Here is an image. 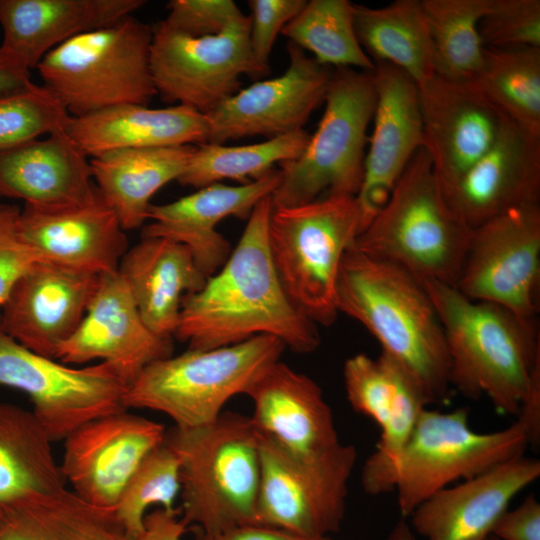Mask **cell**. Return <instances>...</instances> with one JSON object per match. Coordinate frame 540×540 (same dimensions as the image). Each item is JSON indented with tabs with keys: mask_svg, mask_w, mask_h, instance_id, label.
<instances>
[{
	"mask_svg": "<svg viewBox=\"0 0 540 540\" xmlns=\"http://www.w3.org/2000/svg\"><path fill=\"white\" fill-rule=\"evenodd\" d=\"M151 41L152 28L130 15L63 42L36 68L72 117L124 104L147 106L156 94Z\"/></svg>",
	"mask_w": 540,
	"mask_h": 540,
	"instance_id": "52a82bcc",
	"label": "cell"
},
{
	"mask_svg": "<svg viewBox=\"0 0 540 540\" xmlns=\"http://www.w3.org/2000/svg\"><path fill=\"white\" fill-rule=\"evenodd\" d=\"M99 276L36 261L16 281L2 305V329L25 348L55 359L60 345L83 320Z\"/></svg>",
	"mask_w": 540,
	"mask_h": 540,
	"instance_id": "d6986e66",
	"label": "cell"
},
{
	"mask_svg": "<svg viewBox=\"0 0 540 540\" xmlns=\"http://www.w3.org/2000/svg\"><path fill=\"white\" fill-rule=\"evenodd\" d=\"M194 148L181 145L121 149L90 160L95 185L124 230L143 225L151 198L181 176Z\"/></svg>",
	"mask_w": 540,
	"mask_h": 540,
	"instance_id": "f546056e",
	"label": "cell"
},
{
	"mask_svg": "<svg viewBox=\"0 0 540 540\" xmlns=\"http://www.w3.org/2000/svg\"><path fill=\"white\" fill-rule=\"evenodd\" d=\"M443 192L470 229L511 209L539 204L540 137L508 119L490 149Z\"/></svg>",
	"mask_w": 540,
	"mask_h": 540,
	"instance_id": "7402d4cb",
	"label": "cell"
},
{
	"mask_svg": "<svg viewBox=\"0 0 540 540\" xmlns=\"http://www.w3.org/2000/svg\"><path fill=\"white\" fill-rule=\"evenodd\" d=\"M474 82L510 121L540 137V48H485Z\"/></svg>",
	"mask_w": 540,
	"mask_h": 540,
	"instance_id": "e575fe53",
	"label": "cell"
},
{
	"mask_svg": "<svg viewBox=\"0 0 540 540\" xmlns=\"http://www.w3.org/2000/svg\"><path fill=\"white\" fill-rule=\"evenodd\" d=\"M419 94L423 148L446 190L490 149L508 118L474 81L435 74Z\"/></svg>",
	"mask_w": 540,
	"mask_h": 540,
	"instance_id": "ac0fdd59",
	"label": "cell"
},
{
	"mask_svg": "<svg viewBox=\"0 0 540 540\" xmlns=\"http://www.w3.org/2000/svg\"><path fill=\"white\" fill-rule=\"evenodd\" d=\"M285 348L276 337L258 335L234 345L188 349L157 360L128 386L125 408L163 413L180 429L205 426L221 415L231 398L246 395Z\"/></svg>",
	"mask_w": 540,
	"mask_h": 540,
	"instance_id": "8992f818",
	"label": "cell"
},
{
	"mask_svg": "<svg viewBox=\"0 0 540 540\" xmlns=\"http://www.w3.org/2000/svg\"><path fill=\"white\" fill-rule=\"evenodd\" d=\"M281 173L272 169L254 181L236 186L214 183L173 202L153 205L148 211L152 222L142 237H162L186 246L201 272L209 278L231 254V245L216 227L229 216L247 219L255 205L271 196Z\"/></svg>",
	"mask_w": 540,
	"mask_h": 540,
	"instance_id": "603a6c76",
	"label": "cell"
},
{
	"mask_svg": "<svg viewBox=\"0 0 540 540\" xmlns=\"http://www.w3.org/2000/svg\"><path fill=\"white\" fill-rule=\"evenodd\" d=\"M271 196L247 218L236 247L197 292L184 296L174 336L188 349H213L258 335L279 339L300 354L320 345L317 325L292 303L275 270L268 227Z\"/></svg>",
	"mask_w": 540,
	"mask_h": 540,
	"instance_id": "6da1fadb",
	"label": "cell"
},
{
	"mask_svg": "<svg viewBox=\"0 0 540 540\" xmlns=\"http://www.w3.org/2000/svg\"><path fill=\"white\" fill-rule=\"evenodd\" d=\"M289 42L313 54L321 65L372 72L375 64L361 47L354 26V3L306 1L281 32Z\"/></svg>",
	"mask_w": 540,
	"mask_h": 540,
	"instance_id": "8d00e7d4",
	"label": "cell"
},
{
	"mask_svg": "<svg viewBox=\"0 0 540 540\" xmlns=\"http://www.w3.org/2000/svg\"><path fill=\"white\" fill-rule=\"evenodd\" d=\"M189 526L180 515L179 508H156L146 514L142 532L133 540H182Z\"/></svg>",
	"mask_w": 540,
	"mask_h": 540,
	"instance_id": "7dc6e473",
	"label": "cell"
},
{
	"mask_svg": "<svg viewBox=\"0 0 540 540\" xmlns=\"http://www.w3.org/2000/svg\"><path fill=\"white\" fill-rule=\"evenodd\" d=\"M166 431L161 423L127 410L93 419L64 439L63 478L86 502L115 509L128 480L164 442Z\"/></svg>",
	"mask_w": 540,
	"mask_h": 540,
	"instance_id": "9a60e30c",
	"label": "cell"
},
{
	"mask_svg": "<svg viewBox=\"0 0 540 540\" xmlns=\"http://www.w3.org/2000/svg\"><path fill=\"white\" fill-rule=\"evenodd\" d=\"M479 32L487 48H540V0H491Z\"/></svg>",
	"mask_w": 540,
	"mask_h": 540,
	"instance_id": "60d3db41",
	"label": "cell"
},
{
	"mask_svg": "<svg viewBox=\"0 0 540 540\" xmlns=\"http://www.w3.org/2000/svg\"><path fill=\"white\" fill-rule=\"evenodd\" d=\"M87 156L65 129L0 152V196L40 210L84 204L97 192Z\"/></svg>",
	"mask_w": 540,
	"mask_h": 540,
	"instance_id": "484cf974",
	"label": "cell"
},
{
	"mask_svg": "<svg viewBox=\"0 0 540 540\" xmlns=\"http://www.w3.org/2000/svg\"><path fill=\"white\" fill-rule=\"evenodd\" d=\"M246 395L255 429L290 456L314 460L337 448L333 413L321 387L280 360L270 365Z\"/></svg>",
	"mask_w": 540,
	"mask_h": 540,
	"instance_id": "44dd1931",
	"label": "cell"
},
{
	"mask_svg": "<svg viewBox=\"0 0 540 540\" xmlns=\"http://www.w3.org/2000/svg\"><path fill=\"white\" fill-rule=\"evenodd\" d=\"M309 137L301 129L249 145L199 144L177 181L198 189L225 179L245 184L264 176L276 164L297 158Z\"/></svg>",
	"mask_w": 540,
	"mask_h": 540,
	"instance_id": "d590c367",
	"label": "cell"
},
{
	"mask_svg": "<svg viewBox=\"0 0 540 540\" xmlns=\"http://www.w3.org/2000/svg\"><path fill=\"white\" fill-rule=\"evenodd\" d=\"M258 436L256 523L306 538H326L339 531L357 459L355 447L341 443L325 456L302 460Z\"/></svg>",
	"mask_w": 540,
	"mask_h": 540,
	"instance_id": "8fae6325",
	"label": "cell"
},
{
	"mask_svg": "<svg viewBox=\"0 0 540 540\" xmlns=\"http://www.w3.org/2000/svg\"><path fill=\"white\" fill-rule=\"evenodd\" d=\"M18 229L41 260L97 275L118 271L128 250L125 230L98 189L90 201L73 207L40 210L24 205Z\"/></svg>",
	"mask_w": 540,
	"mask_h": 540,
	"instance_id": "d4e9b609",
	"label": "cell"
},
{
	"mask_svg": "<svg viewBox=\"0 0 540 540\" xmlns=\"http://www.w3.org/2000/svg\"><path fill=\"white\" fill-rule=\"evenodd\" d=\"M491 535L500 540H540V503L535 495H528L515 509L506 510Z\"/></svg>",
	"mask_w": 540,
	"mask_h": 540,
	"instance_id": "f6af8a7d",
	"label": "cell"
},
{
	"mask_svg": "<svg viewBox=\"0 0 540 540\" xmlns=\"http://www.w3.org/2000/svg\"><path fill=\"white\" fill-rule=\"evenodd\" d=\"M118 273L146 326L164 338L176 332L184 296L208 279L186 246L162 237H142L124 254Z\"/></svg>",
	"mask_w": 540,
	"mask_h": 540,
	"instance_id": "f1b7e54d",
	"label": "cell"
},
{
	"mask_svg": "<svg viewBox=\"0 0 540 540\" xmlns=\"http://www.w3.org/2000/svg\"><path fill=\"white\" fill-rule=\"evenodd\" d=\"M423 284L444 330L451 387L472 400L487 396L498 413L517 417L540 373L537 326L496 304L471 300L452 285Z\"/></svg>",
	"mask_w": 540,
	"mask_h": 540,
	"instance_id": "3957f363",
	"label": "cell"
},
{
	"mask_svg": "<svg viewBox=\"0 0 540 540\" xmlns=\"http://www.w3.org/2000/svg\"><path fill=\"white\" fill-rule=\"evenodd\" d=\"M305 3V0L248 1L251 10L249 43L259 76L269 71V58L277 35L300 12Z\"/></svg>",
	"mask_w": 540,
	"mask_h": 540,
	"instance_id": "b9f144b4",
	"label": "cell"
},
{
	"mask_svg": "<svg viewBox=\"0 0 540 540\" xmlns=\"http://www.w3.org/2000/svg\"><path fill=\"white\" fill-rule=\"evenodd\" d=\"M65 131L87 157L94 158L121 149L203 144L209 125L205 114L184 105L124 104L71 116Z\"/></svg>",
	"mask_w": 540,
	"mask_h": 540,
	"instance_id": "83f0119b",
	"label": "cell"
},
{
	"mask_svg": "<svg viewBox=\"0 0 540 540\" xmlns=\"http://www.w3.org/2000/svg\"><path fill=\"white\" fill-rule=\"evenodd\" d=\"M360 232L355 196H326L272 210L268 245L275 270L292 303L316 325L330 326L337 318L341 261Z\"/></svg>",
	"mask_w": 540,
	"mask_h": 540,
	"instance_id": "ba28073f",
	"label": "cell"
},
{
	"mask_svg": "<svg viewBox=\"0 0 540 540\" xmlns=\"http://www.w3.org/2000/svg\"><path fill=\"white\" fill-rule=\"evenodd\" d=\"M0 385L25 393L52 441L83 424L127 410V384L100 362L73 367L39 355L7 335L0 325Z\"/></svg>",
	"mask_w": 540,
	"mask_h": 540,
	"instance_id": "7c38bea8",
	"label": "cell"
},
{
	"mask_svg": "<svg viewBox=\"0 0 540 540\" xmlns=\"http://www.w3.org/2000/svg\"><path fill=\"white\" fill-rule=\"evenodd\" d=\"M323 102L321 120L302 153L279 165L273 208L307 204L323 193L356 197L361 188L376 103L373 71L337 68Z\"/></svg>",
	"mask_w": 540,
	"mask_h": 540,
	"instance_id": "9c48e42d",
	"label": "cell"
},
{
	"mask_svg": "<svg viewBox=\"0 0 540 540\" xmlns=\"http://www.w3.org/2000/svg\"><path fill=\"white\" fill-rule=\"evenodd\" d=\"M432 44L435 74L474 81L484 61L479 23L491 0H421Z\"/></svg>",
	"mask_w": 540,
	"mask_h": 540,
	"instance_id": "836d02e7",
	"label": "cell"
},
{
	"mask_svg": "<svg viewBox=\"0 0 540 540\" xmlns=\"http://www.w3.org/2000/svg\"><path fill=\"white\" fill-rule=\"evenodd\" d=\"M529 445L527 430L518 420L501 430L479 433L470 428L466 409L425 408L389 466L382 491L396 490L400 513L409 517L437 491L522 456Z\"/></svg>",
	"mask_w": 540,
	"mask_h": 540,
	"instance_id": "30bf717a",
	"label": "cell"
},
{
	"mask_svg": "<svg viewBox=\"0 0 540 540\" xmlns=\"http://www.w3.org/2000/svg\"><path fill=\"white\" fill-rule=\"evenodd\" d=\"M250 19L215 35L192 36L160 21L152 28L150 71L166 102L208 114L241 89V76L258 77L249 43Z\"/></svg>",
	"mask_w": 540,
	"mask_h": 540,
	"instance_id": "5bb4252c",
	"label": "cell"
},
{
	"mask_svg": "<svg viewBox=\"0 0 540 540\" xmlns=\"http://www.w3.org/2000/svg\"><path fill=\"white\" fill-rule=\"evenodd\" d=\"M172 353V338L158 336L146 326L116 271L99 276L83 320L60 345L55 359L67 365L99 359L129 386L148 365Z\"/></svg>",
	"mask_w": 540,
	"mask_h": 540,
	"instance_id": "e0dca14e",
	"label": "cell"
},
{
	"mask_svg": "<svg viewBox=\"0 0 540 540\" xmlns=\"http://www.w3.org/2000/svg\"><path fill=\"white\" fill-rule=\"evenodd\" d=\"M373 77L376 91L373 130L356 196L361 232L384 206L410 160L423 147L417 83L387 63H376Z\"/></svg>",
	"mask_w": 540,
	"mask_h": 540,
	"instance_id": "ffe728a7",
	"label": "cell"
},
{
	"mask_svg": "<svg viewBox=\"0 0 540 540\" xmlns=\"http://www.w3.org/2000/svg\"><path fill=\"white\" fill-rule=\"evenodd\" d=\"M30 82V69L0 46V96L20 89Z\"/></svg>",
	"mask_w": 540,
	"mask_h": 540,
	"instance_id": "c3c4849f",
	"label": "cell"
},
{
	"mask_svg": "<svg viewBox=\"0 0 540 540\" xmlns=\"http://www.w3.org/2000/svg\"><path fill=\"white\" fill-rule=\"evenodd\" d=\"M0 540H133L114 509L92 505L63 488L0 508Z\"/></svg>",
	"mask_w": 540,
	"mask_h": 540,
	"instance_id": "4dcf8cb0",
	"label": "cell"
},
{
	"mask_svg": "<svg viewBox=\"0 0 540 540\" xmlns=\"http://www.w3.org/2000/svg\"><path fill=\"white\" fill-rule=\"evenodd\" d=\"M287 51L289 65L283 74L240 89L206 114V143L252 136L270 139L303 129L324 101L331 72L290 42Z\"/></svg>",
	"mask_w": 540,
	"mask_h": 540,
	"instance_id": "2e32d148",
	"label": "cell"
},
{
	"mask_svg": "<svg viewBox=\"0 0 540 540\" xmlns=\"http://www.w3.org/2000/svg\"><path fill=\"white\" fill-rule=\"evenodd\" d=\"M486 540H500V539H498L494 535H490Z\"/></svg>",
	"mask_w": 540,
	"mask_h": 540,
	"instance_id": "681fc988",
	"label": "cell"
},
{
	"mask_svg": "<svg viewBox=\"0 0 540 540\" xmlns=\"http://www.w3.org/2000/svg\"><path fill=\"white\" fill-rule=\"evenodd\" d=\"M63 102L46 86L34 84L0 96V152L52 134L70 119Z\"/></svg>",
	"mask_w": 540,
	"mask_h": 540,
	"instance_id": "f35d334b",
	"label": "cell"
},
{
	"mask_svg": "<svg viewBox=\"0 0 540 540\" xmlns=\"http://www.w3.org/2000/svg\"><path fill=\"white\" fill-rule=\"evenodd\" d=\"M396 540H409V539L406 536L402 539V537H400V535L398 534Z\"/></svg>",
	"mask_w": 540,
	"mask_h": 540,
	"instance_id": "f907efd6",
	"label": "cell"
},
{
	"mask_svg": "<svg viewBox=\"0 0 540 540\" xmlns=\"http://www.w3.org/2000/svg\"><path fill=\"white\" fill-rule=\"evenodd\" d=\"M180 461L165 441L139 464L125 485L115 506V514L127 534L134 539L144 528L148 509L175 510L180 496Z\"/></svg>",
	"mask_w": 540,
	"mask_h": 540,
	"instance_id": "74e56055",
	"label": "cell"
},
{
	"mask_svg": "<svg viewBox=\"0 0 540 540\" xmlns=\"http://www.w3.org/2000/svg\"><path fill=\"white\" fill-rule=\"evenodd\" d=\"M470 232L450 207L422 147L354 246L402 267L421 282L455 286Z\"/></svg>",
	"mask_w": 540,
	"mask_h": 540,
	"instance_id": "5b68a950",
	"label": "cell"
},
{
	"mask_svg": "<svg viewBox=\"0 0 540 540\" xmlns=\"http://www.w3.org/2000/svg\"><path fill=\"white\" fill-rule=\"evenodd\" d=\"M52 443L32 411L0 402V508L65 488Z\"/></svg>",
	"mask_w": 540,
	"mask_h": 540,
	"instance_id": "1f68e13d",
	"label": "cell"
},
{
	"mask_svg": "<svg viewBox=\"0 0 540 540\" xmlns=\"http://www.w3.org/2000/svg\"><path fill=\"white\" fill-rule=\"evenodd\" d=\"M354 26L361 47L374 64L393 65L418 86L435 75L421 0H395L377 8L354 4Z\"/></svg>",
	"mask_w": 540,
	"mask_h": 540,
	"instance_id": "d6a6232c",
	"label": "cell"
},
{
	"mask_svg": "<svg viewBox=\"0 0 540 540\" xmlns=\"http://www.w3.org/2000/svg\"><path fill=\"white\" fill-rule=\"evenodd\" d=\"M20 211L17 206L0 204V308L16 281L41 260L19 233Z\"/></svg>",
	"mask_w": 540,
	"mask_h": 540,
	"instance_id": "ee69618b",
	"label": "cell"
},
{
	"mask_svg": "<svg viewBox=\"0 0 540 540\" xmlns=\"http://www.w3.org/2000/svg\"><path fill=\"white\" fill-rule=\"evenodd\" d=\"M143 0H0V45L28 69L78 34L114 24Z\"/></svg>",
	"mask_w": 540,
	"mask_h": 540,
	"instance_id": "4316f807",
	"label": "cell"
},
{
	"mask_svg": "<svg viewBox=\"0 0 540 540\" xmlns=\"http://www.w3.org/2000/svg\"><path fill=\"white\" fill-rule=\"evenodd\" d=\"M192 540H332L326 538H306L280 529L259 524L243 525L220 532H205L193 527Z\"/></svg>",
	"mask_w": 540,
	"mask_h": 540,
	"instance_id": "bcb514c9",
	"label": "cell"
},
{
	"mask_svg": "<svg viewBox=\"0 0 540 540\" xmlns=\"http://www.w3.org/2000/svg\"><path fill=\"white\" fill-rule=\"evenodd\" d=\"M338 313L361 323L417 382L429 405L447 399L450 358L434 304L419 279L358 250L345 251L336 283Z\"/></svg>",
	"mask_w": 540,
	"mask_h": 540,
	"instance_id": "7a4b0ae2",
	"label": "cell"
},
{
	"mask_svg": "<svg viewBox=\"0 0 540 540\" xmlns=\"http://www.w3.org/2000/svg\"><path fill=\"white\" fill-rule=\"evenodd\" d=\"M536 325L540 296V204L511 209L471 229L454 286Z\"/></svg>",
	"mask_w": 540,
	"mask_h": 540,
	"instance_id": "4fadbf2b",
	"label": "cell"
},
{
	"mask_svg": "<svg viewBox=\"0 0 540 540\" xmlns=\"http://www.w3.org/2000/svg\"><path fill=\"white\" fill-rule=\"evenodd\" d=\"M402 366L384 352L377 359L359 353L343 366L347 400L353 410L382 429L387 421Z\"/></svg>",
	"mask_w": 540,
	"mask_h": 540,
	"instance_id": "ab89813d",
	"label": "cell"
},
{
	"mask_svg": "<svg viewBox=\"0 0 540 540\" xmlns=\"http://www.w3.org/2000/svg\"><path fill=\"white\" fill-rule=\"evenodd\" d=\"M167 10L163 23L192 36L219 34L244 16L232 0H172Z\"/></svg>",
	"mask_w": 540,
	"mask_h": 540,
	"instance_id": "7bdbcfd3",
	"label": "cell"
},
{
	"mask_svg": "<svg viewBox=\"0 0 540 540\" xmlns=\"http://www.w3.org/2000/svg\"><path fill=\"white\" fill-rule=\"evenodd\" d=\"M180 461V515L205 532L257 524L259 436L249 416L232 411L205 426L166 431Z\"/></svg>",
	"mask_w": 540,
	"mask_h": 540,
	"instance_id": "277c9868",
	"label": "cell"
},
{
	"mask_svg": "<svg viewBox=\"0 0 540 540\" xmlns=\"http://www.w3.org/2000/svg\"><path fill=\"white\" fill-rule=\"evenodd\" d=\"M540 476V461L524 455L445 487L411 513L426 540H486L512 499Z\"/></svg>",
	"mask_w": 540,
	"mask_h": 540,
	"instance_id": "cb8c5ba5",
	"label": "cell"
}]
</instances>
